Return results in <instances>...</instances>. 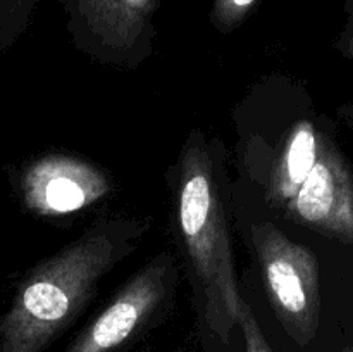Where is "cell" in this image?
I'll return each instance as SVG.
<instances>
[{
	"label": "cell",
	"mask_w": 353,
	"mask_h": 352,
	"mask_svg": "<svg viewBox=\"0 0 353 352\" xmlns=\"http://www.w3.org/2000/svg\"><path fill=\"white\" fill-rule=\"evenodd\" d=\"M172 224L193 290L203 345L230 347L243 299L234 266L226 206V166L219 138L192 130L171 173Z\"/></svg>",
	"instance_id": "6da1fadb"
},
{
	"label": "cell",
	"mask_w": 353,
	"mask_h": 352,
	"mask_svg": "<svg viewBox=\"0 0 353 352\" xmlns=\"http://www.w3.org/2000/svg\"><path fill=\"white\" fill-rule=\"evenodd\" d=\"M148 226L140 217H100L31 268L0 316V352L47 351L85 313L102 280L140 247Z\"/></svg>",
	"instance_id": "7a4b0ae2"
},
{
	"label": "cell",
	"mask_w": 353,
	"mask_h": 352,
	"mask_svg": "<svg viewBox=\"0 0 353 352\" xmlns=\"http://www.w3.org/2000/svg\"><path fill=\"white\" fill-rule=\"evenodd\" d=\"M252 244L272 313L285 333L296 345L307 347L321 326L317 257L272 223L254 224Z\"/></svg>",
	"instance_id": "3957f363"
},
{
	"label": "cell",
	"mask_w": 353,
	"mask_h": 352,
	"mask_svg": "<svg viewBox=\"0 0 353 352\" xmlns=\"http://www.w3.org/2000/svg\"><path fill=\"white\" fill-rule=\"evenodd\" d=\"M179 271L169 251L145 262L78 331L64 352H123L162 321L174 302Z\"/></svg>",
	"instance_id": "277c9868"
},
{
	"label": "cell",
	"mask_w": 353,
	"mask_h": 352,
	"mask_svg": "<svg viewBox=\"0 0 353 352\" xmlns=\"http://www.w3.org/2000/svg\"><path fill=\"white\" fill-rule=\"evenodd\" d=\"M71 41L102 66L137 69L154 54L161 0H59Z\"/></svg>",
	"instance_id": "5b68a950"
},
{
	"label": "cell",
	"mask_w": 353,
	"mask_h": 352,
	"mask_svg": "<svg viewBox=\"0 0 353 352\" xmlns=\"http://www.w3.org/2000/svg\"><path fill=\"white\" fill-rule=\"evenodd\" d=\"M114 183L88 159L50 152L28 162L17 176L24 209L41 219H65L105 200Z\"/></svg>",
	"instance_id": "8992f818"
},
{
	"label": "cell",
	"mask_w": 353,
	"mask_h": 352,
	"mask_svg": "<svg viewBox=\"0 0 353 352\" xmlns=\"http://www.w3.org/2000/svg\"><path fill=\"white\" fill-rule=\"evenodd\" d=\"M281 213L293 223L353 244V178L343 155L326 133L312 173Z\"/></svg>",
	"instance_id": "52a82bcc"
},
{
	"label": "cell",
	"mask_w": 353,
	"mask_h": 352,
	"mask_svg": "<svg viewBox=\"0 0 353 352\" xmlns=\"http://www.w3.org/2000/svg\"><path fill=\"white\" fill-rule=\"evenodd\" d=\"M321 140L323 133L312 121L303 119L293 124L265 186V197L272 207L283 211L299 193L319 159Z\"/></svg>",
	"instance_id": "ba28073f"
},
{
	"label": "cell",
	"mask_w": 353,
	"mask_h": 352,
	"mask_svg": "<svg viewBox=\"0 0 353 352\" xmlns=\"http://www.w3.org/2000/svg\"><path fill=\"white\" fill-rule=\"evenodd\" d=\"M41 0H0V52H7L31 24Z\"/></svg>",
	"instance_id": "9c48e42d"
},
{
	"label": "cell",
	"mask_w": 353,
	"mask_h": 352,
	"mask_svg": "<svg viewBox=\"0 0 353 352\" xmlns=\"http://www.w3.org/2000/svg\"><path fill=\"white\" fill-rule=\"evenodd\" d=\"M259 0H214L210 23L219 33H231L247 21Z\"/></svg>",
	"instance_id": "30bf717a"
},
{
	"label": "cell",
	"mask_w": 353,
	"mask_h": 352,
	"mask_svg": "<svg viewBox=\"0 0 353 352\" xmlns=\"http://www.w3.org/2000/svg\"><path fill=\"white\" fill-rule=\"evenodd\" d=\"M240 331L245 340V352H274L265 340L259 321L255 320L252 307L243 300L240 313Z\"/></svg>",
	"instance_id": "8fae6325"
},
{
	"label": "cell",
	"mask_w": 353,
	"mask_h": 352,
	"mask_svg": "<svg viewBox=\"0 0 353 352\" xmlns=\"http://www.w3.org/2000/svg\"><path fill=\"white\" fill-rule=\"evenodd\" d=\"M340 2L343 6L347 21H345L343 30L334 41V47L343 57L353 59V0H340Z\"/></svg>",
	"instance_id": "7c38bea8"
},
{
	"label": "cell",
	"mask_w": 353,
	"mask_h": 352,
	"mask_svg": "<svg viewBox=\"0 0 353 352\" xmlns=\"http://www.w3.org/2000/svg\"><path fill=\"white\" fill-rule=\"evenodd\" d=\"M338 114H340L341 119L345 121V124L353 130V106H341L340 109H338Z\"/></svg>",
	"instance_id": "4fadbf2b"
},
{
	"label": "cell",
	"mask_w": 353,
	"mask_h": 352,
	"mask_svg": "<svg viewBox=\"0 0 353 352\" xmlns=\"http://www.w3.org/2000/svg\"><path fill=\"white\" fill-rule=\"evenodd\" d=\"M345 352H353V345H350V347L345 349Z\"/></svg>",
	"instance_id": "5bb4252c"
}]
</instances>
